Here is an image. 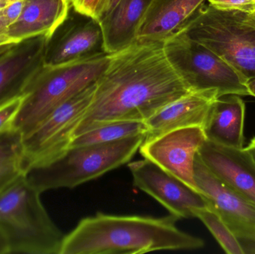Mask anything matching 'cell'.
I'll use <instances>...</instances> for the list:
<instances>
[{
	"label": "cell",
	"mask_w": 255,
	"mask_h": 254,
	"mask_svg": "<svg viewBox=\"0 0 255 254\" xmlns=\"http://www.w3.org/2000/svg\"><path fill=\"white\" fill-rule=\"evenodd\" d=\"M100 1L101 0H71L70 3L77 11L96 18Z\"/></svg>",
	"instance_id": "obj_25"
},
{
	"label": "cell",
	"mask_w": 255,
	"mask_h": 254,
	"mask_svg": "<svg viewBox=\"0 0 255 254\" xmlns=\"http://www.w3.org/2000/svg\"><path fill=\"white\" fill-rule=\"evenodd\" d=\"M245 149L248 151L249 153L252 155L253 159L255 161V137L252 139L248 146L245 147Z\"/></svg>",
	"instance_id": "obj_33"
},
{
	"label": "cell",
	"mask_w": 255,
	"mask_h": 254,
	"mask_svg": "<svg viewBox=\"0 0 255 254\" xmlns=\"http://www.w3.org/2000/svg\"><path fill=\"white\" fill-rule=\"evenodd\" d=\"M163 49L172 68L192 91L214 90L220 97L250 95L245 79L232 66L184 34L169 37Z\"/></svg>",
	"instance_id": "obj_7"
},
{
	"label": "cell",
	"mask_w": 255,
	"mask_h": 254,
	"mask_svg": "<svg viewBox=\"0 0 255 254\" xmlns=\"http://www.w3.org/2000/svg\"><path fill=\"white\" fill-rule=\"evenodd\" d=\"M7 28H8V25H7L5 19H4L3 15L1 14V10H0V35L6 34Z\"/></svg>",
	"instance_id": "obj_31"
},
{
	"label": "cell",
	"mask_w": 255,
	"mask_h": 254,
	"mask_svg": "<svg viewBox=\"0 0 255 254\" xmlns=\"http://www.w3.org/2000/svg\"><path fill=\"white\" fill-rule=\"evenodd\" d=\"M120 0H101L98 10H97V18L99 21L102 20L107 15L111 13L115 8V6L119 2Z\"/></svg>",
	"instance_id": "obj_28"
},
{
	"label": "cell",
	"mask_w": 255,
	"mask_h": 254,
	"mask_svg": "<svg viewBox=\"0 0 255 254\" xmlns=\"http://www.w3.org/2000/svg\"><path fill=\"white\" fill-rule=\"evenodd\" d=\"M245 115V102L241 95L219 97L204 128L207 140L229 148L244 149Z\"/></svg>",
	"instance_id": "obj_17"
},
{
	"label": "cell",
	"mask_w": 255,
	"mask_h": 254,
	"mask_svg": "<svg viewBox=\"0 0 255 254\" xmlns=\"http://www.w3.org/2000/svg\"><path fill=\"white\" fill-rule=\"evenodd\" d=\"M194 218L202 221L222 249L228 254H244L241 243L220 215L210 207L193 209Z\"/></svg>",
	"instance_id": "obj_21"
},
{
	"label": "cell",
	"mask_w": 255,
	"mask_h": 254,
	"mask_svg": "<svg viewBox=\"0 0 255 254\" xmlns=\"http://www.w3.org/2000/svg\"><path fill=\"white\" fill-rule=\"evenodd\" d=\"M198 156L211 172L255 204V161L245 148H229L206 139Z\"/></svg>",
	"instance_id": "obj_14"
},
{
	"label": "cell",
	"mask_w": 255,
	"mask_h": 254,
	"mask_svg": "<svg viewBox=\"0 0 255 254\" xmlns=\"http://www.w3.org/2000/svg\"><path fill=\"white\" fill-rule=\"evenodd\" d=\"M178 33L217 54L246 82L255 77V12L203 4Z\"/></svg>",
	"instance_id": "obj_5"
},
{
	"label": "cell",
	"mask_w": 255,
	"mask_h": 254,
	"mask_svg": "<svg viewBox=\"0 0 255 254\" xmlns=\"http://www.w3.org/2000/svg\"><path fill=\"white\" fill-rule=\"evenodd\" d=\"M16 0H0V10H2L3 8L7 7L8 4Z\"/></svg>",
	"instance_id": "obj_36"
},
{
	"label": "cell",
	"mask_w": 255,
	"mask_h": 254,
	"mask_svg": "<svg viewBox=\"0 0 255 254\" xmlns=\"http://www.w3.org/2000/svg\"><path fill=\"white\" fill-rule=\"evenodd\" d=\"M109 55L100 21L75 10L48 39L44 67H55Z\"/></svg>",
	"instance_id": "obj_9"
},
{
	"label": "cell",
	"mask_w": 255,
	"mask_h": 254,
	"mask_svg": "<svg viewBox=\"0 0 255 254\" xmlns=\"http://www.w3.org/2000/svg\"><path fill=\"white\" fill-rule=\"evenodd\" d=\"M190 92L169 64L163 43L135 41L110 54L74 137L112 122H145Z\"/></svg>",
	"instance_id": "obj_1"
},
{
	"label": "cell",
	"mask_w": 255,
	"mask_h": 254,
	"mask_svg": "<svg viewBox=\"0 0 255 254\" xmlns=\"http://www.w3.org/2000/svg\"><path fill=\"white\" fill-rule=\"evenodd\" d=\"M9 247L4 234L0 231V254H8Z\"/></svg>",
	"instance_id": "obj_30"
},
{
	"label": "cell",
	"mask_w": 255,
	"mask_h": 254,
	"mask_svg": "<svg viewBox=\"0 0 255 254\" xmlns=\"http://www.w3.org/2000/svg\"><path fill=\"white\" fill-rule=\"evenodd\" d=\"M22 173L23 171L20 167H0V191L8 186Z\"/></svg>",
	"instance_id": "obj_26"
},
{
	"label": "cell",
	"mask_w": 255,
	"mask_h": 254,
	"mask_svg": "<svg viewBox=\"0 0 255 254\" xmlns=\"http://www.w3.org/2000/svg\"><path fill=\"white\" fill-rule=\"evenodd\" d=\"M152 0H120L100 21L108 53L119 52L136 41L138 27Z\"/></svg>",
	"instance_id": "obj_19"
},
{
	"label": "cell",
	"mask_w": 255,
	"mask_h": 254,
	"mask_svg": "<svg viewBox=\"0 0 255 254\" xmlns=\"http://www.w3.org/2000/svg\"><path fill=\"white\" fill-rule=\"evenodd\" d=\"M128 167L134 186L178 219L194 218L193 209L208 207V201L200 192L148 160L133 161Z\"/></svg>",
	"instance_id": "obj_11"
},
{
	"label": "cell",
	"mask_w": 255,
	"mask_h": 254,
	"mask_svg": "<svg viewBox=\"0 0 255 254\" xmlns=\"http://www.w3.org/2000/svg\"><path fill=\"white\" fill-rule=\"evenodd\" d=\"M247 89L250 92V95L255 97V77L247 81Z\"/></svg>",
	"instance_id": "obj_32"
},
{
	"label": "cell",
	"mask_w": 255,
	"mask_h": 254,
	"mask_svg": "<svg viewBox=\"0 0 255 254\" xmlns=\"http://www.w3.org/2000/svg\"><path fill=\"white\" fill-rule=\"evenodd\" d=\"M219 97L214 90L192 91L172 101L145 122V140L179 128H205L213 104Z\"/></svg>",
	"instance_id": "obj_15"
},
{
	"label": "cell",
	"mask_w": 255,
	"mask_h": 254,
	"mask_svg": "<svg viewBox=\"0 0 255 254\" xmlns=\"http://www.w3.org/2000/svg\"><path fill=\"white\" fill-rule=\"evenodd\" d=\"M97 82L54 110L23 137L22 171L53 161L70 148L74 133L89 107Z\"/></svg>",
	"instance_id": "obj_8"
},
{
	"label": "cell",
	"mask_w": 255,
	"mask_h": 254,
	"mask_svg": "<svg viewBox=\"0 0 255 254\" xmlns=\"http://www.w3.org/2000/svg\"><path fill=\"white\" fill-rule=\"evenodd\" d=\"M0 231L9 254H60L64 237L23 173L0 191Z\"/></svg>",
	"instance_id": "obj_3"
},
{
	"label": "cell",
	"mask_w": 255,
	"mask_h": 254,
	"mask_svg": "<svg viewBox=\"0 0 255 254\" xmlns=\"http://www.w3.org/2000/svg\"><path fill=\"white\" fill-rule=\"evenodd\" d=\"M70 4L68 0H25L20 16L6 35L16 43L40 34L49 37L67 17Z\"/></svg>",
	"instance_id": "obj_18"
},
{
	"label": "cell",
	"mask_w": 255,
	"mask_h": 254,
	"mask_svg": "<svg viewBox=\"0 0 255 254\" xmlns=\"http://www.w3.org/2000/svg\"><path fill=\"white\" fill-rule=\"evenodd\" d=\"M145 137L70 147L53 161L25 170L24 176L40 194L60 188L73 189L128 164L139 151Z\"/></svg>",
	"instance_id": "obj_4"
},
{
	"label": "cell",
	"mask_w": 255,
	"mask_h": 254,
	"mask_svg": "<svg viewBox=\"0 0 255 254\" xmlns=\"http://www.w3.org/2000/svg\"><path fill=\"white\" fill-rule=\"evenodd\" d=\"M146 132L145 122H112L73 137L70 148L112 143L134 136H145Z\"/></svg>",
	"instance_id": "obj_20"
},
{
	"label": "cell",
	"mask_w": 255,
	"mask_h": 254,
	"mask_svg": "<svg viewBox=\"0 0 255 254\" xmlns=\"http://www.w3.org/2000/svg\"><path fill=\"white\" fill-rule=\"evenodd\" d=\"M110 54L55 67H43L23 95L13 128L25 136L63 103L98 80Z\"/></svg>",
	"instance_id": "obj_6"
},
{
	"label": "cell",
	"mask_w": 255,
	"mask_h": 254,
	"mask_svg": "<svg viewBox=\"0 0 255 254\" xmlns=\"http://www.w3.org/2000/svg\"><path fill=\"white\" fill-rule=\"evenodd\" d=\"M16 43V42L10 40L6 34H3V35H0V46L4 44H7V43ZM18 43V42H17Z\"/></svg>",
	"instance_id": "obj_34"
},
{
	"label": "cell",
	"mask_w": 255,
	"mask_h": 254,
	"mask_svg": "<svg viewBox=\"0 0 255 254\" xmlns=\"http://www.w3.org/2000/svg\"><path fill=\"white\" fill-rule=\"evenodd\" d=\"M24 4L25 0H16L1 10V14L5 19L8 26L19 17L23 9Z\"/></svg>",
	"instance_id": "obj_27"
},
{
	"label": "cell",
	"mask_w": 255,
	"mask_h": 254,
	"mask_svg": "<svg viewBox=\"0 0 255 254\" xmlns=\"http://www.w3.org/2000/svg\"><path fill=\"white\" fill-rule=\"evenodd\" d=\"M207 0H152L144 15L136 41L163 43L175 35Z\"/></svg>",
	"instance_id": "obj_16"
},
{
	"label": "cell",
	"mask_w": 255,
	"mask_h": 254,
	"mask_svg": "<svg viewBox=\"0 0 255 254\" xmlns=\"http://www.w3.org/2000/svg\"><path fill=\"white\" fill-rule=\"evenodd\" d=\"M23 152V135L20 131L13 128L0 134V167L22 168Z\"/></svg>",
	"instance_id": "obj_22"
},
{
	"label": "cell",
	"mask_w": 255,
	"mask_h": 254,
	"mask_svg": "<svg viewBox=\"0 0 255 254\" xmlns=\"http://www.w3.org/2000/svg\"><path fill=\"white\" fill-rule=\"evenodd\" d=\"M194 178L208 207L214 209L238 239L255 238V204L228 186L196 155Z\"/></svg>",
	"instance_id": "obj_12"
},
{
	"label": "cell",
	"mask_w": 255,
	"mask_h": 254,
	"mask_svg": "<svg viewBox=\"0 0 255 254\" xmlns=\"http://www.w3.org/2000/svg\"><path fill=\"white\" fill-rule=\"evenodd\" d=\"M210 4L220 10H236L255 12V0H207Z\"/></svg>",
	"instance_id": "obj_24"
},
{
	"label": "cell",
	"mask_w": 255,
	"mask_h": 254,
	"mask_svg": "<svg viewBox=\"0 0 255 254\" xmlns=\"http://www.w3.org/2000/svg\"><path fill=\"white\" fill-rule=\"evenodd\" d=\"M23 95L0 105V134L13 129L15 120L22 105Z\"/></svg>",
	"instance_id": "obj_23"
},
{
	"label": "cell",
	"mask_w": 255,
	"mask_h": 254,
	"mask_svg": "<svg viewBox=\"0 0 255 254\" xmlns=\"http://www.w3.org/2000/svg\"></svg>",
	"instance_id": "obj_38"
},
{
	"label": "cell",
	"mask_w": 255,
	"mask_h": 254,
	"mask_svg": "<svg viewBox=\"0 0 255 254\" xmlns=\"http://www.w3.org/2000/svg\"><path fill=\"white\" fill-rule=\"evenodd\" d=\"M206 139L204 128L187 127L144 140L139 151L142 158L199 192L195 182L194 163Z\"/></svg>",
	"instance_id": "obj_10"
},
{
	"label": "cell",
	"mask_w": 255,
	"mask_h": 254,
	"mask_svg": "<svg viewBox=\"0 0 255 254\" xmlns=\"http://www.w3.org/2000/svg\"><path fill=\"white\" fill-rule=\"evenodd\" d=\"M244 254H255V238L238 239Z\"/></svg>",
	"instance_id": "obj_29"
},
{
	"label": "cell",
	"mask_w": 255,
	"mask_h": 254,
	"mask_svg": "<svg viewBox=\"0 0 255 254\" xmlns=\"http://www.w3.org/2000/svg\"><path fill=\"white\" fill-rule=\"evenodd\" d=\"M48 39L45 34L24 39L0 56V105L24 95L44 67Z\"/></svg>",
	"instance_id": "obj_13"
},
{
	"label": "cell",
	"mask_w": 255,
	"mask_h": 254,
	"mask_svg": "<svg viewBox=\"0 0 255 254\" xmlns=\"http://www.w3.org/2000/svg\"><path fill=\"white\" fill-rule=\"evenodd\" d=\"M15 43H7V44H4L0 46V56H1V55H3V54H4L7 49H10V48L11 47L13 44H15Z\"/></svg>",
	"instance_id": "obj_35"
},
{
	"label": "cell",
	"mask_w": 255,
	"mask_h": 254,
	"mask_svg": "<svg viewBox=\"0 0 255 254\" xmlns=\"http://www.w3.org/2000/svg\"><path fill=\"white\" fill-rule=\"evenodd\" d=\"M68 1L70 2V1H71V0H68Z\"/></svg>",
	"instance_id": "obj_37"
},
{
	"label": "cell",
	"mask_w": 255,
	"mask_h": 254,
	"mask_svg": "<svg viewBox=\"0 0 255 254\" xmlns=\"http://www.w3.org/2000/svg\"><path fill=\"white\" fill-rule=\"evenodd\" d=\"M178 220L171 214L154 218L98 213L82 219L64 236L60 254H135L203 248V240L177 228Z\"/></svg>",
	"instance_id": "obj_2"
}]
</instances>
